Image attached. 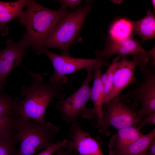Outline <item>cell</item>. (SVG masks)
I'll use <instances>...</instances> for the list:
<instances>
[{"instance_id": "22", "label": "cell", "mask_w": 155, "mask_h": 155, "mask_svg": "<svg viewBox=\"0 0 155 155\" xmlns=\"http://www.w3.org/2000/svg\"><path fill=\"white\" fill-rule=\"evenodd\" d=\"M16 141L0 140V155H17L16 148Z\"/></svg>"}, {"instance_id": "16", "label": "cell", "mask_w": 155, "mask_h": 155, "mask_svg": "<svg viewBox=\"0 0 155 155\" xmlns=\"http://www.w3.org/2000/svg\"><path fill=\"white\" fill-rule=\"evenodd\" d=\"M135 35L139 36L142 43L155 38V17L154 12L148 10L146 16L141 20L133 21Z\"/></svg>"}, {"instance_id": "19", "label": "cell", "mask_w": 155, "mask_h": 155, "mask_svg": "<svg viewBox=\"0 0 155 155\" xmlns=\"http://www.w3.org/2000/svg\"><path fill=\"white\" fill-rule=\"evenodd\" d=\"M17 121L14 114L0 116V140L17 141Z\"/></svg>"}, {"instance_id": "24", "label": "cell", "mask_w": 155, "mask_h": 155, "mask_svg": "<svg viewBox=\"0 0 155 155\" xmlns=\"http://www.w3.org/2000/svg\"><path fill=\"white\" fill-rule=\"evenodd\" d=\"M82 1L80 0H59L56 1L60 3L61 5L67 8L69 7L74 10L77 8L78 6Z\"/></svg>"}, {"instance_id": "7", "label": "cell", "mask_w": 155, "mask_h": 155, "mask_svg": "<svg viewBox=\"0 0 155 155\" xmlns=\"http://www.w3.org/2000/svg\"><path fill=\"white\" fill-rule=\"evenodd\" d=\"M141 71L143 75L142 81L120 98L125 102L132 100L131 108L133 110L139 102L141 104V108L137 111L139 118L141 120L155 112V73L148 67Z\"/></svg>"}, {"instance_id": "20", "label": "cell", "mask_w": 155, "mask_h": 155, "mask_svg": "<svg viewBox=\"0 0 155 155\" xmlns=\"http://www.w3.org/2000/svg\"><path fill=\"white\" fill-rule=\"evenodd\" d=\"M121 59L119 56L113 59L110 65L106 71L107 75V80L104 85V104L105 106L107 104L109 96L111 92L113 85L114 74L118 62Z\"/></svg>"}, {"instance_id": "17", "label": "cell", "mask_w": 155, "mask_h": 155, "mask_svg": "<svg viewBox=\"0 0 155 155\" xmlns=\"http://www.w3.org/2000/svg\"><path fill=\"white\" fill-rule=\"evenodd\" d=\"M109 36L111 39L119 40L134 37L133 21L127 18L118 19L111 24L108 30Z\"/></svg>"}, {"instance_id": "13", "label": "cell", "mask_w": 155, "mask_h": 155, "mask_svg": "<svg viewBox=\"0 0 155 155\" xmlns=\"http://www.w3.org/2000/svg\"><path fill=\"white\" fill-rule=\"evenodd\" d=\"M101 65H99L92 69L94 78L92 87L91 88L90 98L94 105L93 108L97 115L96 121L99 132L106 136H108L111 132L105 125L103 119L102 105L104 104V85L101 80L103 69Z\"/></svg>"}, {"instance_id": "21", "label": "cell", "mask_w": 155, "mask_h": 155, "mask_svg": "<svg viewBox=\"0 0 155 155\" xmlns=\"http://www.w3.org/2000/svg\"><path fill=\"white\" fill-rule=\"evenodd\" d=\"M17 102L0 90V116L14 114V106Z\"/></svg>"}, {"instance_id": "23", "label": "cell", "mask_w": 155, "mask_h": 155, "mask_svg": "<svg viewBox=\"0 0 155 155\" xmlns=\"http://www.w3.org/2000/svg\"><path fill=\"white\" fill-rule=\"evenodd\" d=\"M67 140H64L62 141H58L55 143L44 149L38 155H52L55 152L61 148H67Z\"/></svg>"}, {"instance_id": "6", "label": "cell", "mask_w": 155, "mask_h": 155, "mask_svg": "<svg viewBox=\"0 0 155 155\" xmlns=\"http://www.w3.org/2000/svg\"><path fill=\"white\" fill-rule=\"evenodd\" d=\"M44 53L50 60L53 67L54 74L49 82L60 85L68 82L67 75L72 74L82 69H93L98 65L109 66L107 60L102 58L87 59L71 57L70 56L56 54L49 51L46 48L41 49L38 54Z\"/></svg>"}, {"instance_id": "28", "label": "cell", "mask_w": 155, "mask_h": 155, "mask_svg": "<svg viewBox=\"0 0 155 155\" xmlns=\"http://www.w3.org/2000/svg\"><path fill=\"white\" fill-rule=\"evenodd\" d=\"M155 1L154 0H152V5H153V10H154V11L153 12H154H154L155 11Z\"/></svg>"}, {"instance_id": "12", "label": "cell", "mask_w": 155, "mask_h": 155, "mask_svg": "<svg viewBox=\"0 0 155 155\" xmlns=\"http://www.w3.org/2000/svg\"><path fill=\"white\" fill-rule=\"evenodd\" d=\"M120 57L121 60L117 63L112 89L107 104L113 98L119 96L128 85L137 81L135 73L136 67L137 65H139L138 62L134 59L128 60L125 56H122Z\"/></svg>"}, {"instance_id": "14", "label": "cell", "mask_w": 155, "mask_h": 155, "mask_svg": "<svg viewBox=\"0 0 155 155\" xmlns=\"http://www.w3.org/2000/svg\"><path fill=\"white\" fill-rule=\"evenodd\" d=\"M108 144V152H119L127 148L143 135L137 127L130 126L117 129Z\"/></svg>"}, {"instance_id": "3", "label": "cell", "mask_w": 155, "mask_h": 155, "mask_svg": "<svg viewBox=\"0 0 155 155\" xmlns=\"http://www.w3.org/2000/svg\"><path fill=\"white\" fill-rule=\"evenodd\" d=\"M17 137L20 144L17 155H33L53 144L59 128L49 122L43 125L27 118L17 117Z\"/></svg>"}, {"instance_id": "2", "label": "cell", "mask_w": 155, "mask_h": 155, "mask_svg": "<svg viewBox=\"0 0 155 155\" xmlns=\"http://www.w3.org/2000/svg\"><path fill=\"white\" fill-rule=\"evenodd\" d=\"M27 9L19 16L26 31L23 37L30 46L37 53L42 48L56 26L68 13L67 8L61 5L57 10L47 8L29 0Z\"/></svg>"}, {"instance_id": "26", "label": "cell", "mask_w": 155, "mask_h": 155, "mask_svg": "<svg viewBox=\"0 0 155 155\" xmlns=\"http://www.w3.org/2000/svg\"><path fill=\"white\" fill-rule=\"evenodd\" d=\"M63 148H61L57 151L56 155H77V154L75 151L73 150L68 148H67L66 150H64Z\"/></svg>"}, {"instance_id": "18", "label": "cell", "mask_w": 155, "mask_h": 155, "mask_svg": "<svg viewBox=\"0 0 155 155\" xmlns=\"http://www.w3.org/2000/svg\"><path fill=\"white\" fill-rule=\"evenodd\" d=\"M155 129L147 134H144L123 150L109 152V155H145L152 141L155 139Z\"/></svg>"}, {"instance_id": "5", "label": "cell", "mask_w": 155, "mask_h": 155, "mask_svg": "<svg viewBox=\"0 0 155 155\" xmlns=\"http://www.w3.org/2000/svg\"><path fill=\"white\" fill-rule=\"evenodd\" d=\"M105 46L102 50H97L95 52L96 58H102L106 60L112 56L117 55L120 57L131 55L133 59L139 63L141 71L146 68L148 62L155 67V47L150 50L143 49L140 41L136 40L134 37L121 40H116L104 36Z\"/></svg>"}, {"instance_id": "1", "label": "cell", "mask_w": 155, "mask_h": 155, "mask_svg": "<svg viewBox=\"0 0 155 155\" xmlns=\"http://www.w3.org/2000/svg\"><path fill=\"white\" fill-rule=\"evenodd\" d=\"M30 74L32 82L29 86L22 87L21 94L25 98L15 104L14 114L16 117L32 119L38 124L43 125L46 123V109L53 98L55 97L61 100L66 94L61 85L44 82L41 75L32 72Z\"/></svg>"}, {"instance_id": "4", "label": "cell", "mask_w": 155, "mask_h": 155, "mask_svg": "<svg viewBox=\"0 0 155 155\" xmlns=\"http://www.w3.org/2000/svg\"><path fill=\"white\" fill-rule=\"evenodd\" d=\"M92 6L88 3L68 13L57 24L50 35L44 48L60 49L61 54L70 56L69 49L75 42L84 25Z\"/></svg>"}, {"instance_id": "8", "label": "cell", "mask_w": 155, "mask_h": 155, "mask_svg": "<svg viewBox=\"0 0 155 155\" xmlns=\"http://www.w3.org/2000/svg\"><path fill=\"white\" fill-rule=\"evenodd\" d=\"M86 69L87 76L80 87L66 99L60 100L55 106L61 113L62 119L67 124L78 122L90 98V84L93 77L92 69L91 68Z\"/></svg>"}, {"instance_id": "9", "label": "cell", "mask_w": 155, "mask_h": 155, "mask_svg": "<svg viewBox=\"0 0 155 155\" xmlns=\"http://www.w3.org/2000/svg\"><path fill=\"white\" fill-rule=\"evenodd\" d=\"M102 109V116L106 127L112 126L117 130L130 126L137 127L141 121L137 111L127 106L119 96L112 99Z\"/></svg>"}, {"instance_id": "10", "label": "cell", "mask_w": 155, "mask_h": 155, "mask_svg": "<svg viewBox=\"0 0 155 155\" xmlns=\"http://www.w3.org/2000/svg\"><path fill=\"white\" fill-rule=\"evenodd\" d=\"M6 47L0 51V90H3L8 75L16 67L22 66L23 57L30 47L24 38L13 42L10 39L6 41Z\"/></svg>"}, {"instance_id": "11", "label": "cell", "mask_w": 155, "mask_h": 155, "mask_svg": "<svg viewBox=\"0 0 155 155\" xmlns=\"http://www.w3.org/2000/svg\"><path fill=\"white\" fill-rule=\"evenodd\" d=\"M67 148L80 155H104L98 141L82 130L78 122L72 123L70 129Z\"/></svg>"}, {"instance_id": "15", "label": "cell", "mask_w": 155, "mask_h": 155, "mask_svg": "<svg viewBox=\"0 0 155 155\" xmlns=\"http://www.w3.org/2000/svg\"><path fill=\"white\" fill-rule=\"evenodd\" d=\"M29 0H19L12 2L0 1V32L3 36L8 33V27L6 26L9 22L17 18L23 8Z\"/></svg>"}, {"instance_id": "27", "label": "cell", "mask_w": 155, "mask_h": 155, "mask_svg": "<svg viewBox=\"0 0 155 155\" xmlns=\"http://www.w3.org/2000/svg\"><path fill=\"white\" fill-rule=\"evenodd\" d=\"M149 148L150 150L149 152H147L145 155H155V140L153 139L151 142Z\"/></svg>"}, {"instance_id": "25", "label": "cell", "mask_w": 155, "mask_h": 155, "mask_svg": "<svg viewBox=\"0 0 155 155\" xmlns=\"http://www.w3.org/2000/svg\"><path fill=\"white\" fill-rule=\"evenodd\" d=\"M148 123L155 125V112L150 114L146 117L141 120L137 127L140 130L144 125Z\"/></svg>"}]
</instances>
